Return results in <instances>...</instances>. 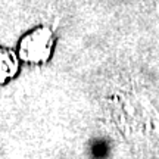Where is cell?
<instances>
[{
    "label": "cell",
    "instance_id": "1",
    "mask_svg": "<svg viewBox=\"0 0 159 159\" xmlns=\"http://www.w3.org/2000/svg\"><path fill=\"white\" fill-rule=\"evenodd\" d=\"M52 46H53V35L50 30L37 28L22 39L19 46V53L21 57L27 62H46L50 57Z\"/></svg>",
    "mask_w": 159,
    "mask_h": 159
},
{
    "label": "cell",
    "instance_id": "2",
    "mask_svg": "<svg viewBox=\"0 0 159 159\" xmlns=\"http://www.w3.org/2000/svg\"><path fill=\"white\" fill-rule=\"evenodd\" d=\"M18 69L16 61L11 52L0 49V83H5L6 80L12 78Z\"/></svg>",
    "mask_w": 159,
    "mask_h": 159
}]
</instances>
